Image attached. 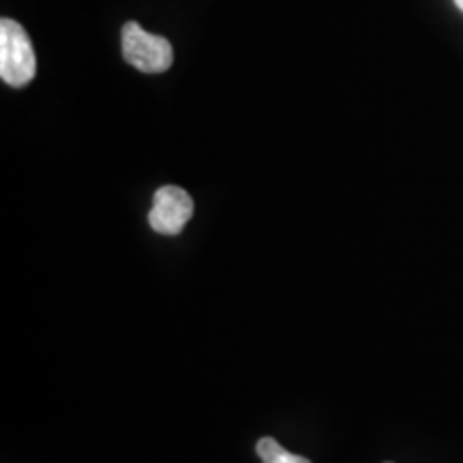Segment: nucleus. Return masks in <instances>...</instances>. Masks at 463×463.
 <instances>
[{
  "instance_id": "1",
  "label": "nucleus",
  "mask_w": 463,
  "mask_h": 463,
  "mask_svg": "<svg viewBox=\"0 0 463 463\" xmlns=\"http://www.w3.org/2000/svg\"><path fill=\"white\" fill-rule=\"evenodd\" d=\"M37 73V56L26 28L15 20L0 22V78L5 84L22 89Z\"/></svg>"
},
{
  "instance_id": "2",
  "label": "nucleus",
  "mask_w": 463,
  "mask_h": 463,
  "mask_svg": "<svg viewBox=\"0 0 463 463\" xmlns=\"http://www.w3.org/2000/svg\"><path fill=\"white\" fill-rule=\"evenodd\" d=\"M123 56L142 73H164L172 67L174 50L167 39L146 33L137 22L123 26Z\"/></svg>"
},
{
  "instance_id": "3",
  "label": "nucleus",
  "mask_w": 463,
  "mask_h": 463,
  "mask_svg": "<svg viewBox=\"0 0 463 463\" xmlns=\"http://www.w3.org/2000/svg\"><path fill=\"white\" fill-rule=\"evenodd\" d=\"M191 217H194V200L187 191L174 187V184L157 189L153 198V208L148 213L150 228L165 236L181 234Z\"/></svg>"
},
{
  "instance_id": "4",
  "label": "nucleus",
  "mask_w": 463,
  "mask_h": 463,
  "mask_svg": "<svg viewBox=\"0 0 463 463\" xmlns=\"http://www.w3.org/2000/svg\"><path fill=\"white\" fill-rule=\"evenodd\" d=\"M256 450H258V455H260V459H262V463H277L281 459V455L286 453V449H283L275 438H262L258 442Z\"/></svg>"
},
{
  "instance_id": "5",
  "label": "nucleus",
  "mask_w": 463,
  "mask_h": 463,
  "mask_svg": "<svg viewBox=\"0 0 463 463\" xmlns=\"http://www.w3.org/2000/svg\"><path fill=\"white\" fill-rule=\"evenodd\" d=\"M277 463H311L309 459H307V457H300V455H294V453H283L281 455V459L277 461Z\"/></svg>"
},
{
  "instance_id": "6",
  "label": "nucleus",
  "mask_w": 463,
  "mask_h": 463,
  "mask_svg": "<svg viewBox=\"0 0 463 463\" xmlns=\"http://www.w3.org/2000/svg\"><path fill=\"white\" fill-rule=\"evenodd\" d=\"M453 3L457 5V9H461V11H463V0H453Z\"/></svg>"
},
{
  "instance_id": "7",
  "label": "nucleus",
  "mask_w": 463,
  "mask_h": 463,
  "mask_svg": "<svg viewBox=\"0 0 463 463\" xmlns=\"http://www.w3.org/2000/svg\"><path fill=\"white\" fill-rule=\"evenodd\" d=\"M386 463H391V461H386Z\"/></svg>"
}]
</instances>
